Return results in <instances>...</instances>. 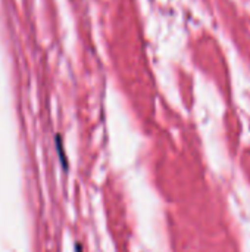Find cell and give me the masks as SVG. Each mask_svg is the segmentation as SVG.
Masks as SVG:
<instances>
[{
    "instance_id": "cell-2",
    "label": "cell",
    "mask_w": 250,
    "mask_h": 252,
    "mask_svg": "<svg viewBox=\"0 0 250 252\" xmlns=\"http://www.w3.org/2000/svg\"><path fill=\"white\" fill-rule=\"evenodd\" d=\"M75 252H83V250H81V245H80V244H75Z\"/></svg>"
},
{
    "instance_id": "cell-1",
    "label": "cell",
    "mask_w": 250,
    "mask_h": 252,
    "mask_svg": "<svg viewBox=\"0 0 250 252\" xmlns=\"http://www.w3.org/2000/svg\"><path fill=\"white\" fill-rule=\"evenodd\" d=\"M55 145H56V152H57V157H59V162L62 165V170L65 173H68L69 164H68V158H66V154H65V149H63V143H62V136L60 134H56L55 136Z\"/></svg>"
}]
</instances>
